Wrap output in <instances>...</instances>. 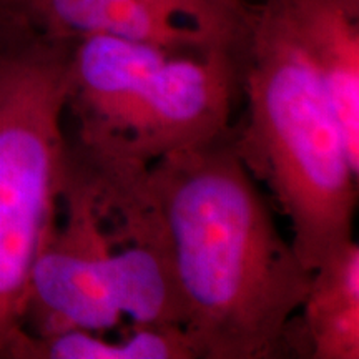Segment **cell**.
Instances as JSON below:
<instances>
[{
  "instance_id": "6da1fadb",
  "label": "cell",
  "mask_w": 359,
  "mask_h": 359,
  "mask_svg": "<svg viewBox=\"0 0 359 359\" xmlns=\"http://www.w3.org/2000/svg\"><path fill=\"white\" fill-rule=\"evenodd\" d=\"M231 132L148 170L172 248L183 331L196 359L285 358L313 271L278 230Z\"/></svg>"
},
{
  "instance_id": "7a4b0ae2",
  "label": "cell",
  "mask_w": 359,
  "mask_h": 359,
  "mask_svg": "<svg viewBox=\"0 0 359 359\" xmlns=\"http://www.w3.org/2000/svg\"><path fill=\"white\" fill-rule=\"evenodd\" d=\"M150 167L80 154L69 142L55 223L35 259L24 327L45 336L183 327L172 248Z\"/></svg>"
},
{
  "instance_id": "3957f363",
  "label": "cell",
  "mask_w": 359,
  "mask_h": 359,
  "mask_svg": "<svg viewBox=\"0 0 359 359\" xmlns=\"http://www.w3.org/2000/svg\"><path fill=\"white\" fill-rule=\"evenodd\" d=\"M245 122L231 143L288 219L291 245L314 271L354 240L359 168L325 85L283 0L253 4L241 58Z\"/></svg>"
},
{
  "instance_id": "277c9868",
  "label": "cell",
  "mask_w": 359,
  "mask_h": 359,
  "mask_svg": "<svg viewBox=\"0 0 359 359\" xmlns=\"http://www.w3.org/2000/svg\"><path fill=\"white\" fill-rule=\"evenodd\" d=\"M241 58L180 53L114 35L74 43L65 116L70 145L93 158L150 167L233 130Z\"/></svg>"
},
{
  "instance_id": "5b68a950",
  "label": "cell",
  "mask_w": 359,
  "mask_h": 359,
  "mask_svg": "<svg viewBox=\"0 0 359 359\" xmlns=\"http://www.w3.org/2000/svg\"><path fill=\"white\" fill-rule=\"evenodd\" d=\"M74 43L0 15V359L24 341L30 276L60 203Z\"/></svg>"
},
{
  "instance_id": "8992f818",
  "label": "cell",
  "mask_w": 359,
  "mask_h": 359,
  "mask_svg": "<svg viewBox=\"0 0 359 359\" xmlns=\"http://www.w3.org/2000/svg\"><path fill=\"white\" fill-rule=\"evenodd\" d=\"M0 15L45 37L87 35L156 45L180 53L243 57L253 22L248 0H0Z\"/></svg>"
},
{
  "instance_id": "52a82bcc",
  "label": "cell",
  "mask_w": 359,
  "mask_h": 359,
  "mask_svg": "<svg viewBox=\"0 0 359 359\" xmlns=\"http://www.w3.org/2000/svg\"><path fill=\"white\" fill-rule=\"evenodd\" d=\"M359 168V17L343 0H283Z\"/></svg>"
},
{
  "instance_id": "ba28073f",
  "label": "cell",
  "mask_w": 359,
  "mask_h": 359,
  "mask_svg": "<svg viewBox=\"0 0 359 359\" xmlns=\"http://www.w3.org/2000/svg\"><path fill=\"white\" fill-rule=\"evenodd\" d=\"M290 323L286 351L311 359L359 358V246L341 248L313 271L306 298Z\"/></svg>"
},
{
  "instance_id": "9c48e42d",
  "label": "cell",
  "mask_w": 359,
  "mask_h": 359,
  "mask_svg": "<svg viewBox=\"0 0 359 359\" xmlns=\"http://www.w3.org/2000/svg\"><path fill=\"white\" fill-rule=\"evenodd\" d=\"M69 330L34 336L25 333L15 359H196L183 327L135 326L123 339Z\"/></svg>"
},
{
  "instance_id": "30bf717a",
  "label": "cell",
  "mask_w": 359,
  "mask_h": 359,
  "mask_svg": "<svg viewBox=\"0 0 359 359\" xmlns=\"http://www.w3.org/2000/svg\"><path fill=\"white\" fill-rule=\"evenodd\" d=\"M344 6L348 7V11L353 13V15L359 17V0H343Z\"/></svg>"
}]
</instances>
